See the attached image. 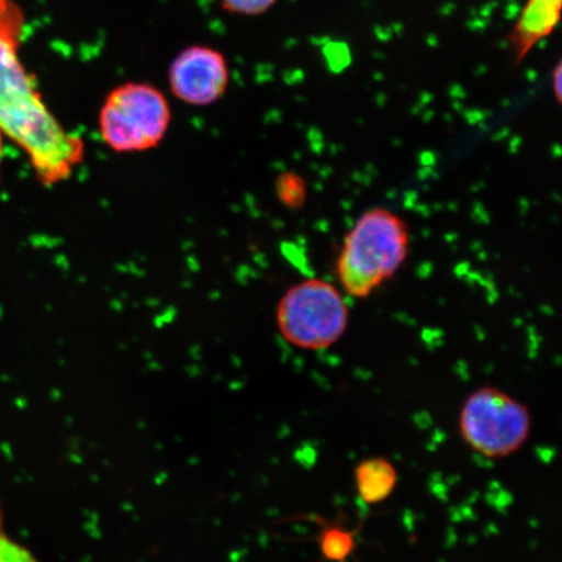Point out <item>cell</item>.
Segmentation results:
<instances>
[{"label":"cell","mask_w":562,"mask_h":562,"mask_svg":"<svg viewBox=\"0 0 562 562\" xmlns=\"http://www.w3.org/2000/svg\"><path fill=\"white\" fill-rule=\"evenodd\" d=\"M561 76H562V70H561V65H559L557 67V69H554V74H553L554 95H557L559 102H561V94H562V89H561L562 80H561Z\"/></svg>","instance_id":"cell-13"},{"label":"cell","mask_w":562,"mask_h":562,"mask_svg":"<svg viewBox=\"0 0 562 562\" xmlns=\"http://www.w3.org/2000/svg\"><path fill=\"white\" fill-rule=\"evenodd\" d=\"M168 81L173 95L182 103L196 108L214 104L228 88L227 60L214 48L189 47L172 61Z\"/></svg>","instance_id":"cell-6"},{"label":"cell","mask_w":562,"mask_h":562,"mask_svg":"<svg viewBox=\"0 0 562 562\" xmlns=\"http://www.w3.org/2000/svg\"><path fill=\"white\" fill-rule=\"evenodd\" d=\"M411 236L403 217L383 207L358 217L344 238L336 276L350 297L367 299L396 276L409 252Z\"/></svg>","instance_id":"cell-2"},{"label":"cell","mask_w":562,"mask_h":562,"mask_svg":"<svg viewBox=\"0 0 562 562\" xmlns=\"http://www.w3.org/2000/svg\"><path fill=\"white\" fill-rule=\"evenodd\" d=\"M349 305L336 285L323 279L294 284L279 301L277 325L283 339L302 350H325L346 335Z\"/></svg>","instance_id":"cell-3"},{"label":"cell","mask_w":562,"mask_h":562,"mask_svg":"<svg viewBox=\"0 0 562 562\" xmlns=\"http://www.w3.org/2000/svg\"><path fill=\"white\" fill-rule=\"evenodd\" d=\"M0 562H38L25 546L20 544L5 532L2 507H0Z\"/></svg>","instance_id":"cell-11"},{"label":"cell","mask_w":562,"mask_h":562,"mask_svg":"<svg viewBox=\"0 0 562 562\" xmlns=\"http://www.w3.org/2000/svg\"><path fill=\"white\" fill-rule=\"evenodd\" d=\"M3 150H4V136H3L2 131H0V167H2Z\"/></svg>","instance_id":"cell-14"},{"label":"cell","mask_w":562,"mask_h":562,"mask_svg":"<svg viewBox=\"0 0 562 562\" xmlns=\"http://www.w3.org/2000/svg\"><path fill=\"white\" fill-rule=\"evenodd\" d=\"M315 522L319 525L316 543H318L323 560L347 562L356 552L358 530L321 518H316Z\"/></svg>","instance_id":"cell-9"},{"label":"cell","mask_w":562,"mask_h":562,"mask_svg":"<svg viewBox=\"0 0 562 562\" xmlns=\"http://www.w3.org/2000/svg\"><path fill=\"white\" fill-rule=\"evenodd\" d=\"M531 428L529 407L498 386L476 389L461 406L460 437L484 459H507L521 451L530 438Z\"/></svg>","instance_id":"cell-4"},{"label":"cell","mask_w":562,"mask_h":562,"mask_svg":"<svg viewBox=\"0 0 562 562\" xmlns=\"http://www.w3.org/2000/svg\"><path fill=\"white\" fill-rule=\"evenodd\" d=\"M397 469L385 457H369L355 468V486L358 497L368 505L382 504L395 492Z\"/></svg>","instance_id":"cell-7"},{"label":"cell","mask_w":562,"mask_h":562,"mask_svg":"<svg viewBox=\"0 0 562 562\" xmlns=\"http://www.w3.org/2000/svg\"><path fill=\"white\" fill-rule=\"evenodd\" d=\"M278 199L288 209H300L307 196L305 180L300 175L286 172L277 181Z\"/></svg>","instance_id":"cell-10"},{"label":"cell","mask_w":562,"mask_h":562,"mask_svg":"<svg viewBox=\"0 0 562 562\" xmlns=\"http://www.w3.org/2000/svg\"><path fill=\"white\" fill-rule=\"evenodd\" d=\"M560 10L561 0H530L517 30L522 54L553 31L560 19Z\"/></svg>","instance_id":"cell-8"},{"label":"cell","mask_w":562,"mask_h":562,"mask_svg":"<svg viewBox=\"0 0 562 562\" xmlns=\"http://www.w3.org/2000/svg\"><path fill=\"white\" fill-rule=\"evenodd\" d=\"M167 98L149 83L128 82L112 90L98 117V130L111 150L143 153L165 139L171 124Z\"/></svg>","instance_id":"cell-5"},{"label":"cell","mask_w":562,"mask_h":562,"mask_svg":"<svg viewBox=\"0 0 562 562\" xmlns=\"http://www.w3.org/2000/svg\"><path fill=\"white\" fill-rule=\"evenodd\" d=\"M224 9L241 13V15H258L270 9L276 0H222Z\"/></svg>","instance_id":"cell-12"},{"label":"cell","mask_w":562,"mask_h":562,"mask_svg":"<svg viewBox=\"0 0 562 562\" xmlns=\"http://www.w3.org/2000/svg\"><path fill=\"white\" fill-rule=\"evenodd\" d=\"M24 15L13 0H0V131L30 159L35 176L54 178L72 166L81 149L47 109L19 58Z\"/></svg>","instance_id":"cell-1"}]
</instances>
